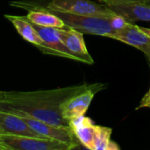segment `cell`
Wrapping results in <instances>:
<instances>
[{
    "instance_id": "cell-18",
    "label": "cell",
    "mask_w": 150,
    "mask_h": 150,
    "mask_svg": "<svg viewBox=\"0 0 150 150\" xmlns=\"http://www.w3.org/2000/svg\"><path fill=\"white\" fill-rule=\"evenodd\" d=\"M142 29L148 34V35H149L150 36V28H146V27H142Z\"/></svg>"
},
{
    "instance_id": "cell-2",
    "label": "cell",
    "mask_w": 150,
    "mask_h": 150,
    "mask_svg": "<svg viewBox=\"0 0 150 150\" xmlns=\"http://www.w3.org/2000/svg\"><path fill=\"white\" fill-rule=\"evenodd\" d=\"M11 5L24 10H51L76 15L112 17L116 15L107 5L91 0H19L10 3Z\"/></svg>"
},
{
    "instance_id": "cell-15",
    "label": "cell",
    "mask_w": 150,
    "mask_h": 150,
    "mask_svg": "<svg viewBox=\"0 0 150 150\" xmlns=\"http://www.w3.org/2000/svg\"><path fill=\"white\" fill-rule=\"evenodd\" d=\"M112 128L98 126L93 150H120L116 142L111 140Z\"/></svg>"
},
{
    "instance_id": "cell-21",
    "label": "cell",
    "mask_w": 150,
    "mask_h": 150,
    "mask_svg": "<svg viewBox=\"0 0 150 150\" xmlns=\"http://www.w3.org/2000/svg\"><path fill=\"white\" fill-rule=\"evenodd\" d=\"M149 62H150V60H149Z\"/></svg>"
},
{
    "instance_id": "cell-14",
    "label": "cell",
    "mask_w": 150,
    "mask_h": 150,
    "mask_svg": "<svg viewBox=\"0 0 150 150\" xmlns=\"http://www.w3.org/2000/svg\"><path fill=\"white\" fill-rule=\"evenodd\" d=\"M25 17L31 23L41 26L55 28H63L65 26L63 21L58 16L43 9L30 10Z\"/></svg>"
},
{
    "instance_id": "cell-6",
    "label": "cell",
    "mask_w": 150,
    "mask_h": 150,
    "mask_svg": "<svg viewBox=\"0 0 150 150\" xmlns=\"http://www.w3.org/2000/svg\"><path fill=\"white\" fill-rule=\"evenodd\" d=\"M16 115L21 117L33 130H34L37 134H39L43 138L57 140L63 142L74 144L78 147L80 145L79 141L77 140L74 131L70 127L54 125L30 117L25 114H16Z\"/></svg>"
},
{
    "instance_id": "cell-4",
    "label": "cell",
    "mask_w": 150,
    "mask_h": 150,
    "mask_svg": "<svg viewBox=\"0 0 150 150\" xmlns=\"http://www.w3.org/2000/svg\"><path fill=\"white\" fill-rule=\"evenodd\" d=\"M0 142L6 150H71L76 145L57 140L18 135H0Z\"/></svg>"
},
{
    "instance_id": "cell-20",
    "label": "cell",
    "mask_w": 150,
    "mask_h": 150,
    "mask_svg": "<svg viewBox=\"0 0 150 150\" xmlns=\"http://www.w3.org/2000/svg\"><path fill=\"white\" fill-rule=\"evenodd\" d=\"M144 3L150 6V0H144Z\"/></svg>"
},
{
    "instance_id": "cell-8",
    "label": "cell",
    "mask_w": 150,
    "mask_h": 150,
    "mask_svg": "<svg viewBox=\"0 0 150 150\" xmlns=\"http://www.w3.org/2000/svg\"><path fill=\"white\" fill-rule=\"evenodd\" d=\"M59 34L62 41L70 54L75 57L76 61L87 64L94 63V61L86 47L83 40V33L75 29L64 26L63 28H59Z\"/></svg>"
},
{
    "instance_id": "cell-5",
    "label": "cell",
    "mask_w": 150,
    "mask_h": 150,
    "mask_svg": "<svg viewBox=\"0 0 150 150\" xmlns=\"http://www.w3.org/2000/svg\"><path fill=\"white\" fill-rule=\"evenodd\" d=\"M105 88V85L103 83L89 84L85 90L70 97L61 105L60 109L62 116L68 121L72 119L83 116L86 113L96 93Z\"/></svg>"
},
{
    "instance_id": "cell-19",
    "label": "cell",
    "mask_w": 150,
    "mask_h": 150,
    "mask_svg": "<svg viewBox=\"0 0 150 150\" xmlns=\"http://www.w3.org/2000/svg\"><path fill=\"white\" fill-rule=\"evenodd\" d=\"M0 150H6V149H5V148L1 144V142H0Z\"/></svg>"
},
{
    "instance_id": "cell-11",
    "label": "cell",
    "mask_w": 150,
    "mask_h": 150,
    "mask_svg": "<svg viewBox=\"0 0 150 150\" xmlns=\"http://www.w3.org/2000/svg\"><path fill=\"white\" fill-rule=\"evenodd\" d=\"M107 6L127 23L134 24L136 21H150V6L145 3L108 4Z\"/></svg>"
},
{
    "instance_id": "cell-7",
    "label": "cell",
    "mask_w": 150,
    "mask_h": 150,
    "mask_svg": "<svg viewBox=\"0 0 150 150\" xmlns=\"http://www.w3.org/2000/svg\"><path fill=\"white\" fill-rule=\"evenodd\" d=\"M110 38L136 47L143 52L150 60V36L142 29V27L133 23L127 22L123 26L115 30L111 34Z\"/></svg>"
},
{
    "instance_id": "cell-17",
    "label": "cell",
    "mask_w": 150,
    "mask_h": 150,
    "mask_svg": "<svg viewBox=\"0 0 150 150\" xmlns=\"http://www.w3.org/2000/svg\"><path fill=\"white\" fill-rule=\"evenodd\" d=\"M150 108V88L149 91L146 93V95L142 98V99L140 102V105L136 107V110H139L141 108Z\"/></svg>"
},
{
    "instance_id": "cell-1",
    "label": "cell",
    "mask_w": 150,
    "mask_h": 150,
    "mask_svg": "<svg viewBox=\"0 0 150 150\" xmlns=\"http://www.w3.org/2000/svg\"><path fill=\"white\" fill-rule=\"evenodd\" d=\"M88 83L34 91H0V111L30 117L58 126H69L61 113V105L83 91Z\"/></svg>"
},
{
    "instance_id": "cell-9",
    "label": "cell",
    "mask_w": 150,
    "mask_h": 150,
    "mask_svg": "<svg viewBox=\"0 0 150 150\" xmlns=\"http://www.w3.org/2000/svg\"><path fill=\"white\" fill-rule=\"evenodd\" d=\"M33 25L44 42V47L40 49L43 54L75 60V57L70 54L61 40L59 28L41 26L35 24H33Z\"/></svg>"
},
{
    "instance_id": "cell-3",
    "label": "cell",
    "mask_w": 150,
    "mask_h": 150,
    "mask_svg": "<svg viewBox=\"0 0 150 150\" xmlns=\"http://www.w3.org/2000/svg\"><path fill=\"white\" fill-rule=\"evenodd\" d=\"M47 11H49L58 16L63 21L65 26L75 29L82 33L110 38L111 34L115 31L112 25V18L115 15L112 17H98L76 15L51 10Z\"/></svg>"
},
{
    "instance_id": "cell-10",
    "label": "cell",
    "mask_w": 150,
    "mask_h": 150,
    "mask_svg": "<svg viewBox=\"0 0 150 150\" xmlns=\"http://www.w3.org/2000/svg\"><path fill=\"white\" fill-rule=\"evenodd\" d=\"M2 134L42 137L33 130L21 117L0 111V135Z\"/></svg>"
},
{
    "instance_id": "cell-12",
    "label": "cell",
    "mask_w": 150,
    "mask_h": 150,
    "mask_svg": "<svg viewBox=\"0 0 150 150\" xmlns=\"http://www.w3.org/2000/svg\"><path fill=\"white\" fill-rule=\"evenodd\" d=\"M69 126L74 131L80 144L88 149L93 150L94 140L98 126L88 117L80 116L69 120Z\"/></svg>"
},
{
    "instance_id": "cell-13",
    "label": "cell",
    "mask_w": 150,
    "mask_h": 150,
    "mask_svg": "<svg viewBox=\"0 0 150 150\" xmlns=\"http://www.w3.org/2000/svg\"><path fill=\"white\" fill-rule=\"evenodd\" d=\"M4 17L13 25L18 34L24 40L36 46L39 49L44 47L43 40L26 17L15 15H4Z\"/></svg>"
},
{
    "instance_id": "cell-16",
    "label": "cell",
    "mask_w": 150,
    "mask_h": 150,
    "mask_svg": "<svg viewBox=\"0 0 150 150\" xmlns=\"http://www.w3.org/2000/svg\"><path fill=\"white\" fill-rule=\"evenodd\" d=\"M102 3L108 4H129V3H144V0H98Z\"/></svg>"
}]
</instances>
